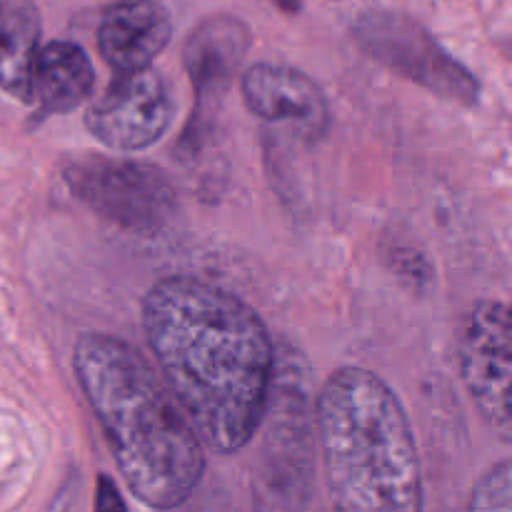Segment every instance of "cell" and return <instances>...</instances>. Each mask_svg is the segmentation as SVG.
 Wrapping results in <instances>:
<instances>
[{
  "label": "cell",
  "mask_w": 512,
  "mask_h": 512,
  "mask_svg": "<svg viewBox=\"0 0 512 512\" xmlns=\"http://www.w3.org/2000/svg\"><path fill=\"white\" fill-rule=\"evenodd\" d=\"M38 43L40 10L35 0H0V90L28 100Z\"/></svg>",
  "instance_id": "7c38bea8"
},
{
  "label": "cell",
  "mask_w": 512,
  "mask_h": 512,
  "mask_svg": "<svg viewBox=\"0 0 512 512\" xmlns=\"http://www.w3.org/2000/svg\"><path fill=\"white\" fill-rule=\"evenodd\" d=\"M175 100L163 73L148 68L118 73L85 113V128L110 150L150 148L168 130Z\"/></svg>",
  "instance_id": "8992f818"
},
{
  "label": "cell",
  "mask_w": 512,
  "mask_h": 512,
  "mask_svg": "<svg viewBox=\"0 0 512 512\" xmlns=\"http://www.w3.org/2000/svg\"><path fill=\"white\" fill-rule=\"evenodd\" d=\"M325 483L338 510L423 508L418 445L398 395L363 368L330 375L315 403Z\"/></svg>",
  "instance_id": "3957f363"
},
{
  "label": "cell",
  "mask_w": 512,
  "mask_h": 512,
  "mask_svg": "<svg viewBox=\"0 0 512 512\" xmlns=\"http://www.w3.org/2000/svg\"><path fill=\"white\" fill-rule=\"evenodd\" d=\"M73 368L135 500L183 505L203 480L205 450L165 380L133 345L103 333L75 340Z\"/></svg>",
  "instance_id": "7a4b0ae2"
},
{
  "label": "cell",
  "mask_w": 512,
  "mask_h": 512,
  "mask_svg": "<svg viewBox=\"0 0 512 512\" xmlns=\"http://www.w3.org/2000/svg\"><path fill=\"white\" fill-rule=\"evenodd\" d=\"M243 100L265 123L288 125L308 143L320 140L330 125L328 100L313 78L280 63H258L240 80Z\"/></svg>",
  "instance_id": "ba28073f"
},
{
  "label": "cell",
  "mask_w": 512,
  "mask_h": 512,
  "mask_svg": "<svg viewBox=\"0 0 512 512\" xmlns=\"http://www.w3.org/2000/svg\"><path fill=\"white\" fill-rule=\"evenodd\" d=\"M275 5L285 13H298L300 10V0H275Z\"/></svg>",
  "instance_id": "9a60e30c"
},
{
  "label": "cell",
  "mask_w": 512,
  "mask_h": 512,
  "mask_svg": "<svg viewBox=\"0 0 512 512\" xmlns=\"http://www.w3.org/2000/svg\"><path fill=\"white\" fill-rule=\"evenodd\" d=\"M63 180L85 208L130 233H158L178 210L165 170L143 160L83 155L65 163Z\"/></svg>",
  "instance_id": "277c9868"
},
{
  "label": "cell",
  "mask_w": 512,
  "mask_h": 512,
  "mask_svg": "<svg viewBox=\"0 0 512 512\" xmlns=\"http://www.w3.org/2000/svg\"><path fill=\"white\" fill-rule=\"evenodd\" d=\"M460 373L478 413L508 440L512 328L510 308L500 300H483L470 310L460 338Z\"/></svg>",
  "instance_id": "52a82bcc"
},
{
  "label": "cell",
  "mask_w": 512,
  "mask_h": 512,
  "mask_svg": "<svg viewBox=\"0 0 512 512\" xmlns=\"http://www.w3.org/2000/svg\"><path fill=\"white\" fill-rule=\"evenodd\" d=\"M470 510H512V465L510 460L488 470L483 480L475 485Z\"/></svg>",
  "instance_id": "4fadbf2b"
},
{
  "label": "cell",
  "mask_w": 512,
  "mask_h": 512,
  "mask_svg": "<svg viewBox=\"0 0 512 512\" xmlns=\"http://www.w3.org/2000/svg\"><path fill=\"white\" fill-rule=\"evenodd\" d=\"M95 508L98 510H125V500L120 498V493H118V488L113 485V480H108L105 475H100L98 478Z\"/></svg>",
  "instance_id": "5bb4252c"
},
{
  "label": "cell",
  "mask_w": 512,
  "mask_h": 512,
  "mask_svg": "<svg viewBox=\"0 0 512 512\" xmlns=\"http://www.w3.org/2000/svg\"><path fill=\"white\" fill-rule=\"evenodd\" d=\"M93 85L95 70L88 53L68 40H55L35 55L28 100L45 115L68 113L90 98Z\"/></svg>",
  "instance_id": "8fae6325"
},
{
  "label": "cell",
  "mask_w": 512,
  "mask_h": 512,
  "mask_svg": "<svg viewBox=\"0 0 512 512\" xmlns=\"http://www.w3.org/2000/svg\"><path fill=\"white\" fill-rule=\"evenodd\" d=\"M143 328L165 385L215 453H238L265 420L275 348L250 305L205 280L173 275L148 290Z\"/></svg>",
  "instance_id": "6da1fadb"
},
{
  "label": "cell",
  "mask_w": 512,
  "mask_h": 512,
  "mask_svg": "<svg viewBox=\"0 0 512 512\" xmlns=\"http://www.w3.org/2000/svg\"><path fill=\"white\" fill-rule=\"evenodd\" d=\"M250 48V30L233 15H208L183 45V65L198 95V108L210 105L228 90Z\"/></svg>",
  "instance_id": "9c48e42d"
},
{
  "label": "cell",
  "mask_w": 512,
  "mask_h": 512,
  "mask_svg": "<svg viewBox=\"0 0 512 512\" xmlns=\"http://www.w3.org/2000/svg\"><path fill=\"white\" fill-rule=\"evenodd\" d=\"M353 38L365 55L430 93L450 103H478L480 80L410 15L368 10L353 23Z\"/></svg>",
  "instance_id": "5b68a950"
},
{
  "label": "cell",
  "mask_w": 512,
  "mask_h": 512,
  "mask_svg": "<svg viewBox=\"0 0 512 512\" xmlns=\"http://www.w3.org/2000/svg\"><path fill=\"white\" fill-rule=\"evenodd\" d=\"M173 23L155 0H123L105 10L98 25V50L118 73L148 68L168 45Z\"/></svg>",
  "instance_id": "30bf717a"
}]
</instances>
